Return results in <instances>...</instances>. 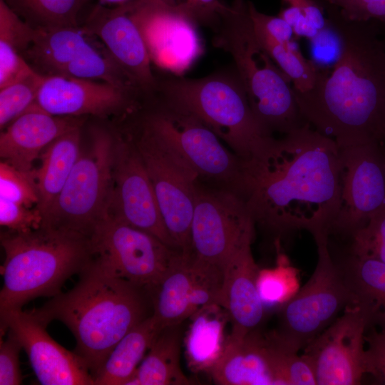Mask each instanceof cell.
Segmentation results:
<instances>
[{
	"label": "cell",
	"instance_id": "cell-42",
	"mask_svg": "<svg viewBox=\"0 0 385 385\" xmlns=\"http://www.w3.org/2000/svg\"><path fill=\"white\" fill-rule=\"evenodd\" d=\"M247 5L255 28L262 31L278 42L288 43L293 41V29L282 18L260 12L252 1H247Z\"/></svg>",
	"mask_w": 385,
	"mask_h": 385
},
{
	"label": "cell",
	"instance_id": "cell-17",
	"mask_svg": "<svg viewBox=\"0 0 385 385\" xmlns=\"http://www.w3.org/2000/svg\"><path fill=\"white\" fill-rule=\"evenodd\" d=\"M0 332L11 331L26 352L31 366L43 385H94L84 360L48 334V324L33 310L9 309L0 312Z\"/></svg>",
	"mask_w": 385,
	"mask_h": 385
},
{
	"label": "cell",
	"instance_id": "cell-32",
	"mask_svg": "<svg viewBox=\"0 0 385 385\" xmlns=\"http://www.w3.org/2000/svg\"><path fill=\"white\" fill-rule=\"evenodd\" d=\"M254 29L260 43L290 78L294 90L301 93L310 90L316 83L319 69L302 55L294 41L278 42L262 31Z\"/></svg>",
	"mask_w": 385,
	"mask_h": 385
},
{
	"label": "cell",
	"instance_id": "cell-14",
	"mask_svg": "<svg viewBox=\"0 0 385 385\" xmlns=\"http://www.w3.org/2000/svg\"><path fill=\"white\" fill-rule=\"evenodd\" d=\"M145 41L152 63L180 76L203 53L198 24L176 0L127 2Z\"/></svg>",
	"mask_w": 385,
	"mask_h": 385
},
{
	"label": "cell",
	"instance_id": "cell-4",
	"mask_svg": "<svg viewBox=\"0 0 385 385\" xmlns=\"http://www.w3.org/2000/svg\"><path fill=\"white\" fill-rule=\"evenodd\" d=\"M0 241L5 254L0 312L58 294L65 282L91 261L88 238L43 225L24 232L7 230Z\"/></svg>",
	"mask_w": 385,
	"mask_h": 385
},
{
	"label": "cell",
	"instance_id": "cell-38",
	"mask_svg": "<svg viewBox=\"0 0 385 385\" xmlns=\"http://www.w3.org/2000/svg\"><path fill=\"white\" fill-rule=\"evenodd\" d=\"M43 217L34 207L0 198V225L16 232H29L42 226Z\"/></svg>",
	"mask_w": 385,
	"mask_h": 385
},
{
	"label": "cell",
	"instance_id": "cell-44",
	"mask_svg": "<svg viewBox=\"0 0 385 385\" xmlns=\"http://www.w3.org/2000/svg\"><path fill=\"white\" fill-rule=\"evenodd\" d=\"M284 6L299 9L305 17L319 31L327 27L328 21L319 0H282Z\"/></svg>",
	"mask_w": 385,
	"mask_h": 385
},
{
	"label": "cell",
	"instance_id": "cell-23",
	"mask_svg": "<svg viewBox=\"0 0 385 385\" xmlns=\"http://www.w3.org/2000/svg\"><path fill=\"white\" fill-rule=\"evenodd\" d=\"M36 29L24 54L26 61H31V66L45 76L58 74L68 63L103 44L84 26Z\"/></svg>",
	"mask_w": 385,
	"mask_h": 385
},
{
	"label": "cell",
	"instance_id": "cell-37",
	"mask_svg": "<svg viewBox=\"0 0 385 385\" xmlns=\"http://www.w3.org/2000/svg\"><path fill=\"white\" fill-rule=\"evenodd\" d=\"M349 253L385 264V207L350 238Z\"/></svg>",
	"mask_w": 385,
	"mask_h": 385
},
{
	"label": "cell",
	"instance_id": "cell-24",
	"mask_svg": "<svg viewBox=\"0 0 385 385\" xmlns=\"http://www.w3.org/2000/svg\"><path fill=\"white\" fill-rule=\"evenodd\" d=\"M194 271L192 253L178 251L160 282L148 291L152 315L161 329L182 324L190 318Z\"/></svg>",
	"mask_w": 385,
	"mask_h": 385
},
{
	"label": "cell",
	"instance_id": "cell-10",
	"mask_svg": "<svg viewBox=\"0 0 385 385\" xmlns=\"http://www.w3.org/2000/svg\"><path fill=\"white\" fill-rule=\"evenodd\" d=\"M89 244L94 265L148 292L160 282L179 251L108 215L94 230Z\"/></svg>",
	"mask_w": 385,
	"mask_h": 385
},
{
	"label": "cell",
	"instance_id": "cell-11",
	"mask_svg": "<svg viewBox=\"0 0 385 385\" xmlns=\"http://www.w3.org/2000/svg\"><path fill=\"white\" fill-rule=\"evenodd\" d=\"M159 95V94H158ZM158 108L140 122L175 150L199 175L234 191L241 159L194 115L159 95Z\"/></svg>",
	"mask_w": 385,
	"mask_h": 385
},
{
	"label": "cell",
	"instance_id": "cell-41",
	"mask_svg": "<svg viewBox=\"0 0 385 385\" xmlns=\"http://www.w3.org/2000/svg\"><path fill=\"white\" fill-rule=\"evenodd\" d=\"M177 3L198 26H207L214 31L229 8L220 0H177Z\"/></svg>",
	"mask_w": 385,
	"mask_h": 385
},
{
	"label": "cell",
	"instance_id": "cell-46",
	"mask_svg": "<svg viewBox=\"0 0 385 385\" xmlns=\"http://www.w3.org/2000/svg\"><path fill=\"white\" fill-rule=\"evenodd\" d=\"M384 26H385V24H383ZM385 31V30H384ZM384 41H385V32L384 34Z\"/></svg>",
	"mask_w": 385,
	"mask_h": 385
},
{
	"label": "cell",
	"instance_id": "cell-5",
	"mask_svg": "<svg viewBox=\"0 0 385 385\" xmlns=\"http://www.w3.org/2000/svg\"><path fill=\"white\" fill-rule=\"evenodd\" d=\"M215 32L214 46L233 58L251 109L268 133L285 135L307 123L300 112L290 78L256 36L247 1L235 0Z\"/></svg>",
	"mask_w": 385,
	"mask_h": 385
},
{
	"label": "cell",
	"instance_id": "cell-1",
	"mask_svg": "<svg viewBox=\"0 0 385 385\" xmlns=\"http://www.w3.org/2000/svg\"><path fill=\"white\" fill-rule=\"evenodd\" d=\"M341 150L309 123L241 160L234 190L255 225L277 235L329 236L340 206Z\"/></svg>",
	"mask_w": 385,
	"mask_h": 385
},
{
	"label": "cell",
	"instance_id": "cell-18",
	"mask_svg": "<svg viewBox=\"0 0 385 385\" xmlns=\"http://www.w3.org/2000/svg\"><path fill=\"white\" fill-rule=\"evenodd\" d=\"M140 97L137 92L103 81L44 75L33 105L53 115L106 117L135 110Z\"/></svg>",
	"mask_w": 385,
	"mask_h": 385
},
{
	"label": "cell",
	"instance_id": "cell-20",
	"mask_svg": "<svg viewBox=\"0 0 385 385\" xmlns=\"http://www.w3.org/2000/svg\"><path fill=\"white\" fill-rule=\"evenodd\" d=\"M81 117L49 114L32 105L4 129L0 135V157L15 168L31 173L34 163L54 140L81 128Z\"/></svg>",
	"mask_w": 385,
	"mask_h": 385
},
{
	"label": "cell",
	"instance_id": "cell-34",
	"mask_svg": "<svg viewBox=\"0 0 385 385\" xmlns=\"http://www.w3.org/2000/svg\"><path fill=\"white\" fill-rule=\"evenodd\" d=\"M44 75L33 70L0 88V128L2 130L35 102Z\"/></svg>",
	"mask_w": 385,
	"mask_h": 385
},
{
	"label": "cell",
	"instance_id": "cell-8",
	"mask_svg": "<svg viewBox=\"0 0 385 385\" xmlns=\"http://www.w3.org/2000/svg\"><path fill=\"white\" fill-rule=\"evenodd\" d=\"M313 237L318 254L315 270L308 282L282 305L278 328L272 331L281 344L296 352L354 303L344 272L331 255L329 237L325 235Z\"/></svg>",
	"mask_w": 385,
	"mask_h": 385
},
{
	"label": "cell",
	"instance_id": "cell-30",
	"mask_svg": "<svg viewBox=\"0 0 385 385\" xmlns=\"http://www.w3.org/2000/svg\"><path fill=\"white\" fill-rule=\"evenodd\" d=\"M36 31L0 0V88L34 70L23 54Z\"/></svg>",
	"mask_w": 385,
	"mask_h": 385
},
{
	"label": "cell",
	"instance_id": "cell-25",
	"mask_svg": "<svg viewBox=\"0 0 385 385\" xmlns=\"http://www.w3.org/2000/svg\"><path fill=\"white\" fill-rule=\"evenodd\" d=\"M81 128L67 132L41 153L40 165L33 174L38 195L36 208L43 219L65 185L81 150Z\"/></svg>",
	"mask_w": 385,
	"mask_h": 385
},
{
	"label": "cell",
	"instance_id": "cell-16",
	"mask_svg": "<svg viewBox=\"0 0 385 385\" xmlns=\"http://www.w3.org/2000/svg\"><path fill=\"white\" fill-rule=\"evenodd\" d=\"M108 215L178 250L165 227L148 173L130 134L125 138L116 135Z\"/></svg>",
	"mask_w": 385,
	"mask_h": 385
},
{
	"label": "cell",
	"instance_id": "cell-7",
	"mask_svg": "<svg viewBox=\"0 0 385 385\" xmlns=\"http://www.w3.org/2000/svg\"><path fill=\"white\" fill-rule=\"evenodd\" d=\"M116 135L93 129L42 225L89 240L108 215Z\"/></svg>",
	"mask_w": 385,
	"mask_h": 385
},
{
	"label": "cell",
	"instance_id": "cell-21",
	"mask_svg": "<svg viewBox=\"0 0 385 385\" xmlns=\"http://www.w3.org/2000/svg\"><path fill=\"white\" fill-rule=\"evenodd\" d=\"M259 272L251 245L236 253L223 269L218 304L230 322L232 338L241 339L259 329L264 319L265 305L257 287Z\"/></svg>",
	"mask_w": 385,
	"mask_h": 385
},
{
	"label": "cell",
	"instance_id": "cell-39",
	"mask_svg": "<svg viewBox=\"0 0 385 385\" xmlns=\"http://www.w3.org/2000/svg\"><path fill=\"white\" fill-rule=\"evenodd\" d=\"M5 339L0 342V385L22 384L20 351L22 346L16 336L7 330Z\"/></svg>",
	"mask_w": 385,
	"mask_h": 385
},
{
	"label": "cell",
	"instance_id": "cell-43",
	"mask_svg": "<svg viewBox=\"0 0 385 385\" xmlns=\"http://www.w3.org/2000/svg\"><path fill=\"white\" fill-rule=\"evenodd\" d=\"M368 374L385 384V332L370 327L364 336Z\"/></svg>",
	"mask_w": 385,
	"mask_h": 385
},
{
	"label": "cell",
	"instance_id": "cell-22",
	"mask_svg": "<svg viewBox=\"0 0 385 385\" xmlns=\"http://www.w3.org/2000/svg\"><path fill=\"white\" fill-rule=\"evenodd\" d=\"M207 373L221 385L276 384L266 334L257 329L241 339L228 336Z\"/></svg>",
	"mask_w": 385,
	"mask_h": 385
},
{
	"label": "cell",
	"instance_id": "cell-15",
	"mask_svg": "<svg viewBox=\"0 0 385 385\" xmlns=\"http://www.w3.org/2000/svg\"><path fill=\"white\" fill-rule=\"evenodd\" d=\"M369 328L364 311L353 303L303 349L317 384H360L368 374L364 336Z\"/></svg>",
	"mask_w": 385,
	"mask_h": 385
},
{
	"label": "cell",
	"instance_id": "cell-19",
	"mask_svg": "<svg viewBox=\"0 0 385 385\" xmlns=\"http://www.w3.org/2000/svg\"><path fill=\"white\" fill-rule=\"evenodd\" d=\"M103 43L145 98L154 96L158 80L143 34L128 3L111 8L98 4L83 26Z\"/></svg>",
	"mask_w": 385,
	"mask_h": 385
},
{
	"label": "cell",
	"instance_id": "cell-26",
	"mask_svg": "<svg viewBox=\"0 0 385 385\" xmlns=\"http://www.w3.org/2000/svg\"><path fill=\"white\" fill-rule=\"evenodd\" d=\"M162 329L152 314L132 328L94 375V385H127Z\"/></svg>",
	"mask_w": 385,
	"mask_h": 385
},
{
	"label": "cell",
	"instance_id": "cell-31",
	"mask_svg": "<svg viewBox=\"0 0 385 385\" xmlns=\"http://www.w3.org/2000/svg\"><path fill=\"white\" fill-rule=\"evenodd\" d=\"M23 20L37 29L78 26V15L90 0H4Z\"/></svg>",
	"mask_w": 385,
	"mask_h": 385
},
{
	"label": "cell",
	"instance_id": "cell-27",
	"mask_svg": "<svg viewBox=\"0 0 385 385\" xmlns=\"http://www.w3.org/2000/svg\"><path fill=\"white\" fill-rule=\"evenodd\" d=\"M181 324L163 329L127 385L192 384L180 367Z\"/></svg>",
	"mask_w": 385,
	"mask_h": 385
},
{
	"label": "cell",
	"instance_id": "cell-12",
	"mask_svg": "<svg viewBox=\"0 0 385 385\" xmlns=\"http://www.w3.org/2000/svg\"><path fill=\"white\" fill-rule=\"evenodd\" d=\"M255 223L235 192L197 184L191 223V253L224 269L240 250L252 245Z\"/></svg>",
	"mask_w": 385,
	"mask_h": 385
},
{
	"label": "cell",
	"instance_id": "cell-13",
	"mask_svg": "<svg viewBox=\"0 0 385 385\" xmlns=\"http://www.w3.org/2000/svg\"><path fill=\"white\" fill-rule=\"evenodd\" d=\"M340 150V206L329 235L350 239L385 207V143H366Z\"/></svg>",
	"mask_w": 385,
	"mask_h": 385
},
{
	"label": "cell",
	"instance_id": "cell-36",
	"mask_svg": "<svg viewBox=\"0 0 385 385\" xmlns=\"http://www.w3.org/2000/svg\"><path fill=\"white\" fill-rule=\"evenodd\" d=\"M0 198L36 207L38 195L33 171L19 170L4 161L0 163Z\"/></svg>",
	"mask_w": 385,
	"mask_h": 385
},
{
	"label": "cell",
	"instance_id": "cell-33",
	"mask_svg": "<svg viewBox=\"0 0 385 385\" xmlns=\"http://www.w3.org/2000/svg\"><path fill=\"white\" fill-rule=\"evenodd\" d=\"M266 337L276 384H317L313 369L302 355L282 344L272 332Z\"/></svg>",
	"mask_w": 385,
	"mask_h": 385
},
{
	"label": "cell",
	"instance_id": "cell-3",
	"mask_svg": "<svg viewBox=\"0 0 385 385\" xmlns=\"http://www.w3.org/2000/svg\"><path fill=\"white\" fill-rule=\"evenodd\" d=\"M148 290L114 277L91 261L76 285L32 309L46 324L63 323L76 342L75 353L93 377L116 343L151 314Z\"/></svg>",
	"mask_w": 385,
	"mask_h": 385
},
{
	"label": "cell",
	"instance_id": "cell-6",
	"mask_svg": "<svg viewBox=\"0 0 385 385\" xmlns=\"http://www.w3.org/2000/svg\"><path fill=\"white\" fill-rule=\"evenodd\" d=\"M157 93L197 118L241 160L274 138L256 119L237 72L200 78L173 75L158 80Z\"/></svg>",
	"mask_w": 385,
	"mask_h": 385
},
{
	"label": "cell",
	"instance_id": "cell-29",
	"mask_svg": "<svg viewBox=\"0 0 385 385\" xmlns=\"http://www.w3.org/2000/svg\"><path fill=\"white\" fill-rule=\"evenodd\" d=\"M191 323L185 338V354L192 371H206L220 356L226 339L224 327L227 315L218 304L200 309L190 317Z\"/></svg>",
	"mask_w": 385,
	"mask_h": 385
},
{
	"label": "cell",
	"instance_id": "cell-9",
	"mask_svg": "<svg viewBox=\"0 0 385 385\" xmlns=\"http://www.w3.org/2000/svg\"><path fill=\"white\" fill-rule=\"evenodd\" d=\"M130 135L151 181L165 227L178 250L191 251V223L199 175L140 121Z\"/></svg>",
	"mask_w": 385,
	"mask_h": 385
},
{
	"label": "cell",
	"instance_id": "cell-45",
	"mask_svg": "<svg viewBox=\"0 0 385 385\" xmlns=\"http://www.w3.org/2000/svg\"><path fill=\"white\" fill-rule=\"evenodd\" d=\"M130 1L131 0H98V4L106 6H116L124 4Z\"/></svg>",
	"mask_w": 385,
	"mask_h": 385
},
{
	"label": "cell",
	"instance_id": "cell-40",
	"mask_svg": "<svg viewBox=\"0 0 385 385\" xmlns=\"http://www.w3.org/2000/svg\"><path fill=\"white\" fill-rule=\"evenodd\" d=\"M337 8L349 21L385 24V0H322Z\"/></svg>",
	"mask_w": 385,
	"mask_h": 385
},
{
	"label": "cell",
	"instance_id": "cell-35",
	"mask_svg": "<svg viewBox=\"0 0 385 385\" xmlns=\"http://www.w3.org/2000/svg\"><path fill=\"white\" fill-rule=\"evenodd\" d=\"M296 270L290 266L284 256L278 258L272 269L260 270L257 279L260 296L265 305L285 303L298 291Z\"/></svg>",
	"mask_w": 385,
	"mask_h": 385
},
{
	"label": "cell",
	"instance_id": "cell-2",
	"mask_svg": "<svg viewBox=\"0 0 385 385\" xmlns=\"http://www.w3.org/2000/svg\"><path fill=\"white\" fill-rule=\"evenodd\" d=\"M337 30L339 56L330 71L319 70L314 86L294 91L311 126L339 148L385 143V41L376 21H354L321 0Z\"/></svg>",
	"mask_w": 385,
	"mask_h": 385
},
{
	"label": "cell",
	"instance_id": "cell-28",
	"mask_svg": "<svg viewBox=\"0 0 385 385\" xmlns=\"http://www.w3.org/2000/svg\"><path fill=\"white\" fill-rule=\"evenodd\" d=\"M340 266L354 294V304L364 311L369 328L377 327L385 332V264L349 253Z\"/></svg>",
	"mask_w": 385,
	"mask_h": 385
}]
</instances>
